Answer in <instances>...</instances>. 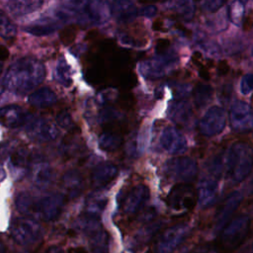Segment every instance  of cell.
Instances as JSON below:
<instances>
[{
  "mask_svg": "<svg viewBox=\"0 0 253 253\" xmlns=\"http://www.w3.org/2000/svg\"><path fill=\"white\" fill-rule=\"evenodd\" d=\"M29 121V114L19 106L10 105L0 109V124L7 127H18Z\"/></svg>",
  "mask_w": 253,
  "mask_h": 253,
  "instance_id": "obj_16",
  "label": "cell"
},
{
  "mask_svg": "<svg viewBox=\"0 0 253 253\" xmlns=\"http://www.w3.org/2000/svg\"><path fill=\"white\" fill-rule=\"evenodd\" d=\"M248 192L249 194H253V177L251 178L250 182H249V185H248Z\"/></svg>",
  "mask_w": 253,
  "mask_h": 253,
  "instance_id": "obj_46",
  "label": "cell"
},
{
  "mask_svg": "<svg viewBox=\"0 0 253 253\" xmlns=\"http://www.w3.org/2000/svg\"><path fill=\"white\" fill-rule=\"evenodd\" d=\"M55 79L64 87H69L72 84L71 69L63 56H60L57 61L55 67Z\"/></svg>",
  "mask_w": 253,
  "mask_h": 253,
  "instance_id": "obj_28",
  "label": "cell"
},
{
  "mask_svg": "<svg viewBox=\"0 0 253 253\" xmlns=\"http://www.w3.org/2000/svg\"><path fill=\"white\" fill-rule=\"evenodd\" d=\"M165 172L177 183H190L198 175V164L191 157L177 156L166 162Z\"/></svg>",
  "mask_w": 253,
  "mask_h": 253,
  "instance_id": "obj_7",
  "label": "cell"
},
{
  "mask_svg": "<svg viewBox=\"0 0 253 253\" xmlns=\"http://www.w3.org/2000/svg\"><path fill=\"white\" fill-rule=\"evenodd\" d=\"M226 176L233 183L245 180L253 169V149L245 141H236L228 148L224 158Z\"/></svg>",
  "mask_w": 253,
  "mask_h": 253,
  "instance_id": "obj_3",
  "label": "cell"
},
{
  "mask_svg": "<svg viewBox=\"0 0 253 253\" xmlns=\"http://www.w3.org/2000/svg\"><path fill=\"white\" fill-rule=\"evenodd\" d=\"M29 133L35 137L34 139L39 140L54 139L57 135L55 126L43 120H37L35 123H32L29 127Z\"/></svg>",
  "mask_w": 253,
  "mask_h": 253,
  "instance_id": "obj_22",
  "label": "cell"
},
{
  "mask_svg": "<svg viewBox=\"0 0 253 253\" xmlns=\"http://www.w3.org/2000/svg\"><path fill=\"white\" fill-rule=\"evenodd\" d=\"M45 253H63V250L58 246H51L46 250Z\"/></svg>",
  "mask_w": 253,
  "mask_h": 253,
  "instance_id": "obj_45",
  "label": "cell"
},
{
  "mask_svg": "<svg viewBox=\"0 0 253 253\" xmlns=\"http://www.w3.org/2000/svg\"><path fill=\"white\" fill-rule=\"evenodd\" d=\"M229 65L227 63V61L225 60H221L219 61V63L217 64V74L220 76H224L228 73L229 71Z\"/></svg>",
  "mask_w": 253,
  "mask_h": 253,
  "instance_id": "obj_41",
  "label": "cell"
},
{
  "mask_svg": "<svg viewBox=\"0 0 253 253\" xmlns=\"http://www.w3.org/2000/svg\"><path fill=\"white\" fill-rule=\"evenodd\" d=\"M76 35H77V28L73 25H70L61 30L59 34V39L64 45H69L75 40Z\"/></svg>",
  "mask_w": 253,
  "mask_h": 253,
  "instance_id": "obj_33",
  "label": "cell"
},
{
  "mask_svg": "<svg viewBox=\"0 0 253 253\" xmlns=\"http://www.w3.org/2000/svg\"><path fill=\"white\" fill-rule=\"evenodd\" d=\"M11 234L17 243L28 245L41 238V227L30 218H17L11 223Z\"/></svg>",
  "mask_w": 253,
  "mask_h": 253,
  "instance_id": "obj_10",
  "label": "cell"
},
{
  "mask_svg": "<svg viewBox=\"0 0 253 253\" xmlns=\"http://www.w3.org/2000/svg\"><path fill=\"white\" fill-rule=\"evenodd\" d=\"M64 199L58 195L47 196L35 201L31 196L21 193L16 201L19 211L24 213L40 216L42 219L50 220L56 218L61 212Z\"/></svg>",
  "mask_w": 253,
  "mask_h": 253,
  "instance_id": "obj_4",
  "label": "cell"
},
{
  "mask_svg": "<svg viewBox=\"0 0 253 253\" xmlns=\"http://www.w3.org/2000/svg\"><path fill=\"white\" fill-rule=\"evenodd\" d=\"M56 102V96L49 88H41L29 97V103L37 108H47Z\"/></svg>",
  "mask_w": 253,
  "mask_h": 253,
  "instance_id": "obj_25",
  "label": "cell"
},
{
  "mask_svg": "<svg viewBox=\"0 0 253 253\" xmlns=\"http://www.w3.org/2000/svg\"><path fill=\"white\" fill-rule=\"evenodd\" d=\"M141 3H153V2H157L160 0H139Z\"/></svg>",
  "mask_w": 253,
  "mask_h": 253,
  "instance_id": "obj_48",
  "label": "cell"
},
{
  "mask_svg": "<svg viewBox=\"0 0 253 253\" xmlns=\"http://www.w3.org/2000/svg\"><path fill=\"white\" fill-rule=\"evenodd\" d=\"M171 7L185 21L191 20L195 14V6L192 0H171Z\"/></svg>",
  "mask_w": 253,
  "mask_h": 253,
  "instance_id": "obj_29",
  "label": "cell"
},
{
  "mask_svg": "<svg viewBox=\"0 0 253 253\" xmlns=\"http://www.w3.org/2000/svg\"><path fill=\"white\" fill-rule=\"evenodd\" d=\"M11 164L17 169H24L31 161V154L25 146H19L11 152Z\"/></svg>",
  "mask_w": 253,
  "mask_h": 253,
  "instance_id": "obj_30",
  "label": "cell"
},
{
  "mask_svg": "<svg viewBox=\"0 0 253 253\" xmlns=\"http://www.w3.org/2000/svg\"><path fill=\"white\" fill-rule=\"evenodd\" d=\"M1 72H2V65L0 64V73H1Z\"/></svg>",
  "mask_w": 253,
  "mask_h": 253,
  "instance_id": "obj_49",
  "label": "cell"
},
{
  "mask_svg": "<svg viewBox=\"0 0 253 253\" xmlns=\"http://www.w3.org/2000/svg\"><path fill=\"white\" fill-rule=\"evenodd\" d=\"M149 198V189L145 185H136L130 188L121 201V210L125 214H134L145 205Z\"/></svg>",
  "mask_w": 253,
  "mask_h": 253,
  "instance_id": "obj_13",
  "label": "cell"
},
{
  "mask_svg": "<svg viewBox=\"0 0 253 253\" xmlns=\"http://www.w3.org/2000/svg\"><path fill=\"white\" fill-rule=\"evenodd\" d=\"M71 132L65 136V138L63 139L61 146H62V152L64 153V155H66L67 157L70 156H74L76 155L79 150L84 146L81 138L78 136V134L80 133V131L78 130L77 132L73 129L70 130Z\"/></svg>",
  "mask_w": 253,
  "mask_h": 253,
  "instance_id": "obj_26",
  "label": "cell"
},
{
  "mask_svg": "<svg viewBox=\"0 0 253 253\" xmlns=\"http://www.w3.org/2000/svg\"><path fill=\"white\" fill-rule=\"evenodd\" d=\"M106 9L99 0H63L55 17L64 22L75 19L82 24H101L106 20Z\"/></svg>",
  "mask_w": 253,
  "mask_h": 253,
  "instance_id": "obj_2",
  "label": "cell"
},
{
  "mask_svg": "<svg viewBox=\"0 0 253 253\" xmlns=\"http://www.w3.org/2000/svg\"><path fill=\"white\" fill-rule=\"evenodd\" d=\"M2 92V87H0V93Z\"/></svg>",
  "mask_w": 253,
  "mask_h": 253,
  "instance_id": "obj_50",
  "label": "cell"
},
{
  "mask_svg": "<svg viewBox=\"0 0 253 253\" xmlns=\"http://www.w3.org/2000/svg\"><path fill=\"white\" fill-rule=\"evenodd\" d=\"M226 124L225 112L221 107L212 106L207 110L199 122V131L207 137L220 133Z\"/></svg>",
  "mask_w": 253,
  "mask_h": 253,
  "instance_id": "obj_9",
  "label": "cell"
},
{
  "mask_svg": "<svg viewBox=\"0 0 253 253\" xmlns=\"http://www.w3.org/2000/svg\"><path fill=\"white\" fill-rule=\"evenodd\" d=\"M172 62L171 59H149L140 64V72L144 77L158 78L165 74Z\"/></svg>",
  "mask_w": 253,
  "mask_h": 253,
  "instance_id": "obj_21",
  "label": "cell"
},
{
  "mask_svg": "<svg viewBox=\"0 0 253 253\" xmlns=\"http://www.w3.org/2000/svg\"><path fill=\"white\" fill-rule=\"evenodd\" d=\"M43 0H4L7 11L16 17H21L38 10Z\"/></svg>",
  "mask_w": 253,
  "mask_h": 253,
  "instance_id": "obj_18",
  "label": "cell"
},
{
  "mask_svg": "<svg viewBox=\"0 0 253 253\" xmlns=\"http://www.w3.org/2000/svg\"><path fill=\"white\" fill-rule=\"evenodd\" d=\"M56 122L59 125V126H61L62 128H66V129H69V130L75 128L72 118H71L70 114L66 111H62L57 115Z\"/></svg>",
  "mask_w": 253,
  "mask_h": 253,
  "instance_id": "obj_35",
  "label": "cell"
},
{
  "mask_svg": "<svg viewBox=\"0 0 253 253\" xmlns=\"http://www.w3.org/2000/svg\"><path fill=\"white\" fill-rule=\"evenodd\" d=\"M171 42L168 39H159L155 44V52L157 55H164L166 50L170 47Z\"/></svg>",
  "mask_w": 253,
  "mask_h": 253,
  "instance_id": "obj_38",
  "label": "cell"
},
{
  "mask_svg": "<svg viewBox=\"0 0 253 253\" xmlns=\"http://www.w3.org/2000/svg\"><path fill=\"white\" fill-rule=\"evenodd\" d=\"M157 13V8L153 5H146L140 10V14L145 17H152Z\"/></svg>",
  "mask_w": 253,
  "mask_h": 253,
  "instance_id": "obj_40",
  "label": "cell"
},
{
  "mask_svg": "<svg viewBox=\"0 0 253 253\" xmlns=\"http://www.w3.org/2000/svg\"><path fill=\"white\" fill-rule=\"evenodd\" d=\"M58 20L57 18L54 17H45V18H41L40 20L36 21L29 27L25 28V30L33 35L36 36H45L48 34L53 33L57 27H58Z\"/></svg>",
  "mask_w": 253,
  "mask_h": 253,
  "instance_id": "obj_24",
  "label": "cell"
},
{
  "mask_svg": "<svg viewBox=\"0 0 253 253\" xmlns=\"http://www.w3.org/2000/svg\"><path fill=\"white\" fill-rule=\"evenodd\" d=\"M9 56V50L4 46L0 45V61H4Z\"/></svg>",
  "mask_w": 253,
  "mask_h": 253,
  "instance_id": "obj_43",
  "label": "cell"
},
{
  "mask_svg": "<svg viewBox=\"0 0 253 253\" xmlns=\"http://www.w3.org/2000/svg\"><path fill=\"white\" fill-rule=\"evenodd\" d=\"M112 12L121 22L131 21L137 13L132 0H114Z\"/></svg>",
  "mask_w": 253,
  "mask_h": 253,
  "instance_id": "obj_23",
  "label": "cell"
},
{
  "mask_svg": "<svg viewBox=\"0 0 253 253\" xmlns=\"http://www.w3.org/2000/svg\"><path fill=\"white\" fill-rule=\"evenodd\" d=\"M225 0H204V8L210 12L217 11L223 4Z\"/></svg>",
  "mask_w": 253,
  "mask_h": 253,
  "instance_id": "obj_39",
  "label": "cell"
},
{
  "mask_svg": "<svg viewBox=\"0 0 253 253\" xmlns=\"http://www.w3.org/2000/svg\"><path fill=\"white\" fill-rule=\"evenodd\" d=\"M191 253H222L216 244H203L195 248Z\"/></svg>",
  "mask_w": 253,
  "mask_h": 253,
  "instance_id": "obj_37",
  "label": "cell"
},
{
  "mask_svg": "<svg viewBox=\"0 0 253 253\" xmlns=\"http://www.w3.org/2000/svg\"><path fill=\"white\" fill-rule=\"evenodd\" d=\"M16 35V27L10 19L0 11V37L10 40Z\"/></svg>",
  "mask_w": 253,
  "mask_h": 253,
  "instance_id": "obj_32",
  "label": "cell"
},
{
  "mask_svg": "<svg viewBox=\"0 0 253 253\" xmlns=\"http://www.w3.org/2000/svg\"><path fill=\"white\" fill-rule=\"evenodd\" d=\"M191 228L188 223H179L167 228L159 237L154 246L156 253H171L190 234Z\"/></svg>",
  "mask_w": 253,
  "mask_h": 253,
  "instance_id": "obj_8",
  "label": "cell"
},
{
  "mask_svg": "<svg viewBox=\"0 0 253 253\" xmlns=\"http://www.w3.org/2000/svg\"><path fill=\"white\" fill-rule=\"evenodd\" d=\"M213 89L209 84L199 83L193 90V98L198 108L205 107L212 98Z\"/></svg>",
  "mask_w": 253,
  "mask_h": 253,
  "instance_id": "obj_27",
  "label": "cell"
},
{
  "mask_svg": "<svg viewBox=\"0 0 253 253\" xmlns=\"http://www.w3.org/2000/svg\"><path fill=\"white\" fill-rule=\"evenodd\" d=\"M0 253H5V246L0 240Z\"/></svg>",
  "mask_w": 253,
  "mask_h": 253,
  "instance_id": "obj_47",
  "label": "cell"
},
{
  "mask_svg": "<svg viewBox=\"0 0 253 253\" xmlns=\"http://www.w3.org/2000/svg\"><path fill=\"white\" fill-rule=\"evenodd\" d=\"M118 175V168L110 163L103 162L97 165L91 173V185L95 189H102L111 184Z\"/></svg>",
  "mask_w": 253,
  "mask_h": 253,
  "instance_id": "obj_15",
  "label": "cell"
},
{
  "mask_svg": "<svg viewBox=\"0 0 253 253\" xmlns=\"http://www.w3.org/2000/svg\"><path fill=\"white\" fill-rule=\"evenodd\" d=\"M67 253H88L85 248L83 247H76V248H70Z\"/></svg>",
  "mask_w": 253,
  "mask_h": 253,
  "instance_id": "obj_44",
  "label": "cell"
},
{
  "mask_svg": "<svg viewBox=\"0 0 253 253\" xmlns=\"http://www.w3.org/2000/svg\"><path fill=\"white\" fill-rule=\"evenodd\" d=\"M168 115L174 123L178 125H187L192 118V109L187 101L178 100L170 105Z\"/></svg>",
  "mask_w": 253,
  "mask_h": 253,
  "instance_id": "obj_20",
  "label": "cell"
},
{
  "mask_svg": "<svg viewBox=\"0 0 253 253\" xmlns=\"http://www.w3.org/2000/svg\"><path fill=\"white\" fill-rule=\"evenodd\" d=\"M240 91L242 94L247 95L253 91V74H245L240 82Z\"/></svg>",
  "mask_w": 253,
  "mask_h": 253,
  "instance_id": "obj_36",
  "label": "cell"
},
{
  "mask_svg": "<svg viewBox=\"0 0 253 253\" xmlns=\"http://www.w3.org/2000/svg\"><path fill=\"white\" fill-rule=\"evenodd\" d=\"M34 176L35 181L39 185V187H45V185L50 182V179L52 178V173L50 172V169L40 168L37 174L35 173Z\"/></svg>",
  "mask_w": 253,
  "mask_h": 253,
  "instance_id": "obj_34",
  "label": "cell"
},
{
  "mask_svg": "<svg viewBox=\"0 0 253 253\" xmlns=\"http://www.w3.org/2000/svg\"><path fill=\"white\" fill-rule=\"evenodd\" d=\"M253 27V18L251 15H248L244 18L243 21V30L244 31H250Z\"/></svg>",
  "mask_w": 253,
  "mask_h": 253,
  "instance_id": "obj_42",
  "label": "cell"
},
{
  "mask_svg": "<svg viewBox=\"0 0 253 253\" xmlns=\"http://www.w3.org/2000/svg\"><path fill=\"white\" fill-rule=\"evenodd\" d=\"M229 123L233 130L238 132L249 131L253 128V111L243 101H235L229 111Z\"/></svg>",
  "mask_w": 253,
  "mask_h": 253,
  "instance_id": "obj_11",
  "label": "cell"
},
{
  "mask_svg": "<svg viewBox=\"0 0 253 253\" xmlns=\"http://www.w3.org/2000/svg\"><path fill=\"white\" fill-rule=\"evenodd\" d=\"M243 200L242 194L237 191L230 193L221 203L214 214V230L219 231L233 218V215Z\"/></svg>",
  "mask_w": 253,
  "mask_h": 253,
  "instance_id": "obj_12",
  "label": "cell"
},
{
  "mask_svg": "<svg viewBox=\"0 0 253 253\" xmlns=\"http://www.w3.org/2000/svg\"><path fill=\"white\" fill-rule=\"evenodd\" d=\"M198 203L197 190L189 183H178L171 188L167 197V206L175 211H191Z\"/></svg>",
  "mask_w": 253,
  "mask_h": 253,
  "instance_id": "obj_6",
  "label": "cell"
},
{
  "mask_svg": "<svg viewBox=\"0 0 253 253\" xmlns=\"http://www.w3.org/2000/svg\"><path fill=\"white\" fill-rule=\"evenodd\" d=\"M161 146L170 154H182L188 148L184 134L174 126L166 127L160 136Z\"/></svg>",
  "mask_w": 253,
  "mask_h": 253,
  "instance_id": "obj_14",
  "label": "cell"
},
{
  "mask_svg": "<svg viewBox=\"0 0 253 253\" xmlns=\"http://www.w3.org/2000/svg\"><path fill=\"white\" fill-rule=\"evenodd\" d=\"M45 76L43 64L33 57H24L14 62L4 77V86L17 94H26L40 85Z\"/></svg>",
  "mask_w": 253,
  "mask_h": 253,
  "instance_id": "obj_1",
  "label": "cell"
},
{
  "mask_svg": "<svg viewBox=\"0 0 253 253\" xmlns=\"http://www.w3.org/2000/svg\"><path fill=\"white\" fill-rule=\"evenodd\" d=\"M251 228V219L245 214L233 217L221 230L216 246L222 253H229L242 245Z\"/></svg>",
  "mask_w": 253,
  "mask_h": 253,
  "instance_id": "obj_5",
  "label": "cell"
},
{
  "mask_svg": "<svg viewBox=\"0 0 253 253\" xmlns=\"http://www.w3.org/2000/svg\"><path fill=\"white\" fill-rule=\"evenodd\" d=\"M91 248L93 253H107L109 245V235L105 230H98L91 238Z\"/></svg>",
  "mask_w": 253,
  "mask_h": 253,
  "instance_id": "obj_31",
  "label": "cell"
},
{
  "mask_svg": "<svg viewBox=\"0 0 253 253\" xmlns=\"http://www.w3.org/2000/svg\"><path fill=\"white\" fill-rule=\"evenodd\" d=\"M218 185L214 178H204L200 181L197 194L198 202L202 208L211 207L217 196Z\"/></svg>",
  "mask_w": 253,
  "mask_h": 253,
  "instance_id": "obj_17",
  "label": "cell"
},
{
  "mask_svg": "<svg viewBox=\"0 0 253 253\" xmlns=\"http://www.w3.org/2000/svg\"><path fill=\"white\" fill-rule=\"evenodd\" d=\"M61 186L68 199L77 197L83 189V179L81 174L75 170L67 171L61 178Z\"/></svg>",
  "mask_w": 253,
  "mask_h": 253,
  "instance_id": "obj_19",
  "label": "cell"
}]
</instances>
